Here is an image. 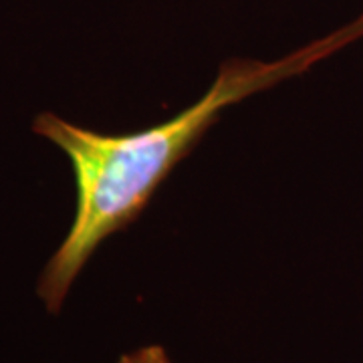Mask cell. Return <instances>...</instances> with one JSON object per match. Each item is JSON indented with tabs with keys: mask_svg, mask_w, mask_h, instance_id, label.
Here are the masks:
<instances>
[{
	"mask_svg": "<svg viewBox=\"0 0 363 363\" xmlns=\"http://www.w3.org/2000/svg\"><path fill=\"white\" fill-rule=\"evenodd\" d=\"M363 35V16L337 33L286 55L279 61L230 59L220 67L206 95L186 111L154 128L133 133H101L45 111L33 131L57 145L75 178V216L63 242L40 272L37 295L45 309H63L73 283L111 234L140 218L162 182L196 147L226 107L259 91L297 77Z\"/></svg>",
	"mask_w": 363,
	"mask_h": 363,
	"instance_id": "cell-1",
	"label": "cell"
},
{
	"mask_svg": "<svg viewBox=\"0 0 363 363\" xmlns=\"http://www.w3.org/2000/svg\"><path fill=\"white\" fill-rule=\"evenodd\" d=\"M117 363H172L168 353L160 345H145L140 350L125 353Z\"/></svg>",
	"mask_w": 363,
	"mask_h": 363,
	"instance_id": "cell-2",
	"label": "cell"
}]
</instances>
